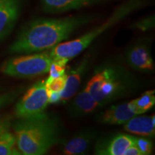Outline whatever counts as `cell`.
I'll return each mask as SVG.
<instances>
[{
  "mask_svg": "<svg viewBox=\"0 0 155 155\" xmlns=\"http://www.w3.org/2000/svg\"><path fill=\"white\" fill-rule=\"evenodd\" d=\"M91 19L89 16L34 19L24 27L9 50L14 53H30L52 49Z\"/></svg>",
  "mask_w": 155,
  "mask_h": 155,
  "instance_id": "6da1fadb",
  "label": "cell"
},
{
  "mask_svg": "<svg viewBox=\"0 0 155 155\" xmlns=\"http://www.w3.org/2000/svg\"><path fill=\"white\" fill-rule=\"evenodd\" d=\"M17 149L25 155H42L59 141L55 119L45 113L19 119L14 124Z\"/></svg>",
  "mask_w": 155,
  "mask_h": 155,
  "instance_id": "7a4b0ae2",
  "label": "cell"
},
{
  "mask_svg": "<svg viewBox=\"0 0 155 155\" xmlns=\"http://www.w3.org/2000/svg\"><path fill=\"white\" fill-rule=\"evenodd\" d=\"M144 4V0L125 1L116 7L111 16L103 24L78 38L60 43L52 48L50 54L53 61L66 65L68 62L82 53L98 36L121 22L131 13L140 9Z\"/></svg>",
  "mask_w": 155,
  "mask_h": 155,
  "instance_id": "3957f363",
  "label": "cell"
},
{
  "mask_svg": "<svg viewBox=\"0 0 155 155\" xmlns=\"http://www.w3.org/2000/svg\"><path fill=\"white\" fill-rule=\"evenodd\" d=\"M128 83L127 77L121 71L110 66L95 73L86 88L101 105L122 96L127 90Z\"/></svg>",
  "mask_w": 155,
  "mask_h": 155,
  "instance_id": "277c9868",
  "label": "cell"
},
{
  "mask_svg": "<svg viewBox=\"0 0 155 155\" xmlns=\"http://www.w3.org/2000/svg\"><path fill=\"white\" fill-rule=\"evenodd\" d=\"M53 61L49 53L19 56L5 62L1 71L11 77L31 78L48 73Z\"/></svg>",
  "mask_w": 155,
  "mask_h": 155,
  "instance_id": "5b68a950",
  "label": "cell"
},
{
  "mask_svg": "<svg viewBox=\"0 0 155 155\" xmlns=\"http://www.w3.org/2000/svg\"><path fill=\"white\" fill-rule=\"evenodd\" d=\"M48 101V95L45 81H40L32 85L27 91L15 110L17 119L28 118L45 113Z\"/></svg>",
  "mask_w": 155,
  "mask_h": 155,
  "instance_id": "8992f818",
  "label": "cell"
},
{
  "mask_svg": "<svg viewBox=\"0 0 155 155\" xmlns=\"http://www.w3.org/2000/svg\"><path fill=\"white\" fill-rule=\"evenodd\" d=\"M21 0H0V40L10 33L20 12Z\"/></svg>",
  "mask_w": 155,
  "mask_h": 155,
  "instance_id": "52a82bcc",
  "label": "cell"
},
{
  "mask_svg": "<svg viewBox=\"0 0 155 155\" xmlns=\"http://www.w3.org/2000/svg\"><path fill=\"white\" fill-rule=\"evenodd\" d=\"M44 12L57 14L91 6L114 1V0H40Z\"/></svg>",
  "mask_w": 155,
  "mask_h": 155,
  "instance_id": "ba28073f",
  "label": "cell"
},
{
  "mask_svg": "<svg viewBox=\"0 0 155 155\" xmlns=\"http://www.w3.org/2000/svg\"><path fill=\"white\" fill-rule=\"evenodd\" d=\"M137 115H139V113L130 101L109 108L101 114L99 121L105 124H124L129 119Z\"/></svg>",
  "mask_w": 155,
  "mask_h": 155,
  "instance_id": "9c48e42d",
  "label": "cell"
},
{
  "mask_svg": "<svg viewBox=\"0 0 155 155\" xmlns=\"http://www.w3.org/2000/svg\"><path fill=\"white\" fill-rule=\"evenodd\" d=\"M128 63L131 67L140 71H152L154 70V62L150 50L144 44H138L129 50Z\"/></svg>",
  "mask_w": 155,
  "mask_h": 155,
  "instance_id": "30bf717a",
  "label": "cell"
},
{
  "mask_svg": "<svg viewBox=\"0 0 155 155\" xmlns=\"http://www.w3.org/2000/svg\"><path fill=\"white\" fill-rule=\"evenodd\" d=\"M133 144L132 136L120 134L112 137L107 143L97 147V154L124 155L125 151Z\"/></svg>",
  "mask_w": 155,
  "mask_h": 155,
  "instance_id": "8fae6325",
  "label": "cell"
},
{
  "mask_svg": "<svg viewBox=\"0 0 155 155\" xmlns=\"http://www.w3.org/2000/svg\"><path fill=\"white\" fill-rule=\"evenodd\" d=\"M124 129L132 134L153 137L155 134L154 115L134 116L124 124Z\"/></svg>",
  "mask_w": 155,
  "mask_h": 155,
  "instance_id": "7c38bea8",
  "label": "cell"
},
{
  "mask_svg": "<svg viewBox=\"0 0 155 155\" xmlns=\"http://www.w3.org/2000/svg\"><path fill=\"white\" fill-rule=\"evenodd\" d=\"M86 66V61H84L81 65H79L78 67L71 71L69 75L67 74L65 87L61 92V101H66L76 94L81 84V77L84 72Z\"/></svg>",
  "mask_w": 155,
  "mask_h": 155,
  "instance_id": "4fadbf2b",
  "label": "cell"
},
{
  "mask_svg": "<svg viewBox=\"0 0 155 155\" xmlns=\"http://www.w3.org/2000/svg\"><path fill=\"white\" fill-rule=\"evenodd\" d=\"M92 139L93 135L91 133H83L73 137L64 145L63 154L67 155L84 154L88 150Z\"/></svg>",
  "mask_w": 155,
  "mask_h": 155,
  "instance_id": "5bb4252c",
  "label": "cell"
},
{
  "mask_svg": "<svg viewBox=\"0 0 155 155\" xmlns=\"http://www.w3.org/2000/svg\"><path fill=\"white\" fill-rule=\"evenodd\" d=\"M101 106L98 103L90 94L86 88L78 94L74 100V108L77 112L82 114H90L96 111Z\"/></svg>",
  "mask_w": 155,
  "mask_h": 155,
  "instance_id": "9a60e30c",
  "label": "cell"
},
{
  "mask_svg": "<svg viewBox=\"0 0 155 155\" xmlns=\"http://www.w3.org/2000/svg\"><path fill=\"white\" fill-rule=\"evenodd\" d=\"M16 139L15 135L7 130L0 135V155L21 154L15 148Z\"/></svg>",
  "mask_w": 155,
  "mask_h": 155,
  "instance_id": "2e32d148",
  "label": "cell"
},
{
  "mask_svg": "<svg viewBox=\"0 0 155 155\" xmlns=\"http://www.w3.org/2000/svg\"><path fill=\"white\" fill-rule=\"evenodd\" d=\"M135 109L139 114H144L150 110L155 104L154 91H148L143 94L140 97L131 101Z\"/></svg>",
  "mask_w": 155,
  "mask_h": 155,
  "instance_id": "e0dca14e",
  "label": "cell"
},
{
  "mask_svg": "<svg viewBox=\"0 0 155 155\" xmlns=\"http://www.w3.org/2000/svg\"><path fill=\"white\" fill-rule=\"evenodd\" d=\"M67 78V74H63L58 77L49 76L46 81H45L47 92H62L65 85Z\"/></svg>",
  "mask_w": 155,
  "mask_h": 155,
  "instance_id": "ac0fdd59",
  "label": "cell"
},
{
  "mask_svg": "<svg viewBox=\"0 0 155 155\" xmlns=\"http://www.w3.org/2000/svg\"><path fill=\"white\" fill-rule=\"evenodd\" d=\"M133 144L135 145L142 155H148L152 153V143L149 139L139 137H132Z\"/></svg>",
  "mask_w": 155,
  "mask_h": 155,
  "instance_id": "d6986e66",
  "label": "cell"
},
{
  "mask_svg": "<svg viewBox=\"0 0 155 155\" xmlns=\"http://www.w3.org/2000/svg\"><path fill=\"white\" fill-rule=\"evenodd\" d=\"M20 89H17L0 94V108L5 107V106L14 101L15 98L20 94Z\"/></svg>",
  "mask_w": 155,
  "mask_h": 155,
  "instance_id": "ffe728a7",
  "label": "cell"
},
{
  "mask_svg": "<svg viewBox=\"0 0 155 155\" xmlns=\"http://www.w3.org/2000/svg\"><path fill=\"white\" fill-rule=\"evenodd\" d=\"M154 26V17H147L146 19H141L139 22H136L134 24L133 27L135 29H138V30L146 31L150 30Z\"/></svg>",
  "mask_w": 155,
  "mask_h": 155,
  "instance_id": "44dd1931",
  "label": "cell"
},
{
  "mask_svg": "<svg viewBox=\"0 0 155 155\" xmlns=\"http://www.w3.org/2000/svg\"><path fill=\"white\" fill-rule=\"evenodd\" d=\"M48 72L50 73L49 76L51 77H58L61 75L65 74V65H62L56 62H53L52 63L51 65H50V70Z\"/></svg>",
  "mask_w": 155,
  "mask_h": 155,
  "instance_id": "7402d4cb",
  "label": "cell"
},
{
  "mask_svg": "<svg viewBox=\"0 0 155 155\" xmlns=\"http://www.w3.org/2000/svg\"><path fill=\"white\" fill-rule=\"evenodd\" d=\"M12 124V116L9 115L0 116V135L7 131Z\"/></svg>",
  "mask_w": 155,
  "mask_h": 155,
  "instance_id": "603a6c76",
  "label": "cell"
},
{
  "mask_svg": "<svg viewBox=\"0 0 155 155\" xmlns=\"http://www.w3.org/2000/svg\"><path fill=\"white\" fill-rule=\"evenodd\" d=\"M48 101L50 104H55V103L61 101V92H48Z\"/></svg>",
  "mask_w": 155,
  "mask_h": 155,
  "instance_id": "cb8c5ba5",
  "label": "cell"
},
{
  "mask_svg": "<svg viewBox=\"0 0 155 155\" xmlns=\"http://www.w3.org/2000/svg\"><path fill=\"white\" fill-rule=\"evenodd\" d=\"M124 155H142L141 152L135 145L132 144L125 151Z\"/></svg>",
  "mask_w": 155,
  "mask_h": 155,
  "instance_id": "d4e9b609",
  "label": "cell"
}]
</instances>
